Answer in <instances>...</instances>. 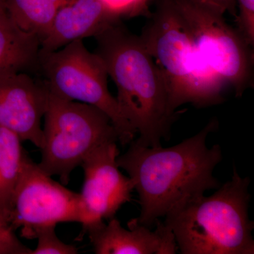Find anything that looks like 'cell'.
Here are the masks:
<instances>
[{
	"label": "cell",
	"instance_id": "obj_18",
	"mask_svg": "<svg viewBox=\"0 0 254 254\" xmlns=\"http://www.w3.org/2000/svg\"><path fill=\"white\" fill-rule=\"evenodd\" d=\"M238 6L236 16L237 29L245 41L254 48V0H235Z\"/></svg>",
	"mask_w": 254,
	"mask_h": 254
},
{
	"label": "cell",
	"instance_id": "obj_2",
	"mask_svg": "<svg viewBox=\"0 0 254 254\" xmlns=\"http://www.w3.org/2000/svg\"><path fill=\"white\" fill-rule=\"evenodd\" d=\"M95 38V53L117 87L120 109L139 134L133 141L143 147L160 146L162 140L168 139L179 113L170 110L168 87L158 65L140 37L122 21Z\"/></svg>",
	"mask_w": 254,
	"mask_h": 254
},
{
	"label": "cell",
	"instance_id": "obj_11",
	"mask_svg": "<svg viewBox=\"0 0 254 254\" xmlns=\"http://www.w3.org/2000/svg\"><path fill=\"white\" fill-rule=\"evenodd\" d=\"M156 229L137 223L134 219L124 228L118 219L91 225L86 229L93 251L97 254H175L178 251L173 232L159 220Z\"/></svg>",
	"mask_w": 254,
	"mask_h": 254
},
{
	"label": "cell",
	"instance_id": "obj_1",
	"mask_svg": "<svg viewBox=\"0 0 254 254\" xmlns=\"http://www.w3.org/2000/svg\"><path fill=\"white\" fill-rule=\"evenodd\" d=\"M218 128L213 119L197 134L173 147H143L133 141L118 155L117 164L128 173L139 198L141 213L133 218L137 223L150 228L180 200L221 186L213 176L222 159L221 147L206 145L209 133Z\"/></svg>",
	"mask_w": 254,
	"mask_h": 254
},
{
	"label": "cell",
	"instance_id": "obj_3",
	"mask_svg": "<svg viewBox=\"0 0 254 254\" xmlns=\"http://www.w3.org/2000/svg\"><path fill=\"white\" fill-rule=\"evenodd\" d=\"M250 179L242 177L234 165L231 180L213 195L184 198L165 215L182 254H254L249 217Z\"/></svg>",
	"mask_w": 254,
	"mask_h": 254
},
{
	"label": "cell",
	"instance_id": "obj_7",
	"mask_svg": "<svg viewBox=\"0 0 254 254\" xmlns=\"http://www.w3.org/2000/svg\"><path fill=\"white\" fill-rule=\"evenodd\" d=\"M182 23L205 63L241 97L253 82L254 54L238 30L223 15L186 0H173Z\"/></svg>",
	"mask_w": 254,
	"mask_h": 254
},
{
	"label": "cell",
	"instance_id": "obj_5",
	"mask_svg": "<svg viewBox=\"0 0 254 254\" xmlns=\"http://www.w3.org/2000/svg\"><path fill=\"white\" fill-rule=\"evenodd\" d=\"M38 166L67 185L73 170L100 145L119 141L111 120L92 105L58 98L49 92Z\"/></svg>",
	"mask_w": 254,
	"mask_h": 254
},
{
	"label": "cell",
	"instance_id": "obj_13",
	"mask_svg": "<svg viewBox=\"0 0 254 254\" xmlns=\"http://www.w3.org/2000/svg\"><path fill=\"white\" fill-rule=\"evenodd\" d=\"M39 38L23 31L9 17L0 15V74L38 68Z\"/></svg>",
	"mask_w": 254,
	"mask_h": 254
},
{
	"label": "cell",
	"instance_id": "obj_16",
	"mask_svg": "<svg viewBox=\"0 0 254 254\" xmlns=\"http://www.w3.org/2000/svg\"><path fill=\"white\" fill-rule=\"evenodd\" d=\"M55 225L38 228L34 232L33 240H38V245L31 254H77L74 246L64 243L55 233Z\"/></svg>",
	"mask_w": 254,
	"mask_h": 254
},
{
	"label": "cell",
	"instance_id": "obj_12",
	"mask_svg": "<svg viewBox=\"0 0 254 254\" xmlns=\"http://www.w3.org/2000/svg\"><path fill=\"white\" fill-rule=\"evenodd\" d=\"M99 0H70L57 11L51 27L41 41V50L55 51L72 42L95 37L117 22Z\"/></svg>",
	"mask_w": 254,
	"mask_h": 254
},
{
	"label": "cell",
	"instance_id": "obj_20",
	"mask_svg": "<svg viewBox=\"0 0 254 254\" xmlns=\"http://www.w3.org/2000/svg\"><path fill=\"white\" fill-rule=\"evenodd\" d=\"M192 4L210 10L219 14L223 15L229 11L236 16L235 0H186Z\"/></svg>",
	"mask_w": 254,
	"mask_h": 254
},
{
	"label": "cell",
	"instance_id": "obj_17",
	"mask_svg": "<svg viewBox=\"0 0 254 254\" xmlns=\"http://www.w3.org/2000/svg\"><path fill=\"white\" fill-rule=\"evenodd\" d=\"M108 13L115 19L122 21L123 18L136 16L149 17L151 0H99Z\"/></svg>",
	"mask_w": 254,
	"mask_h": 254
},
{
	"label": "cell",
	"instance_id": "obj_8",
	"mask_svg": "<svg viewBox=\"0 0 254 254\" xmlns=\"http://www.w3.org/2000/svg\"><path fill=\"white\" fill-rule=\"evenodd\" d=\"M62 222L81 223L80 194L53 180L29 156L15 192L10 226L33 240L38 228Z\"/></svg>",
	"mask_w": 254,
	"mask_h": 254
},
{
	"label": "cell",
	"instance_id": "obj_4",
	"mask_svg": "<svg viewBox=\"0 0 254 254\" xmlns=\"http://www.w3.org/2000/svg\"><path fill=\"white\" fill-rule=\"evenodd\" d=\"M149 18L139 37L163 74L172 112L187 103L203 108L222 103L227 84L202 58L173 0H158Z\"/></svg>",
	"mask_w": 254,
	"mask_h": 254
},
{
	"label": "cell",
	"instance_id": "obj_9",
	"mask_svg": "<svg viewBox=\"0 0 254 254\" xmlns=\"http://www.w3.org/2000/svg\"><path fill=\"white\" fill-rule=\"evenodd\" d=\"M117 142L100 145L88 155L81 166L84 182L80 194L83 232L88 227L115 218L120 208L131 199V179L120 171Z\"/></svg>",
	"mask_w": 254,
	"mask_h": 254
},
{
	"label": "cell",
	"instance_id": "obj_19",
	"mask_svg": "<svg viewBox=\"0 0 254 254\" xmlns=\"http://www.w3.org/2000/svg\"><path fill=\"white\" fill-rule=\"evenodd\" d=\"M32 251L18 240L14 230L0 217V254H31Z\"/></svg>",
	"mask_w": 254,
	"mask_h": 254
},
{
	"label": "cell",
	"instance_id": "obj_6",
	"mask_svg": "<svg viewBox=\"0 0 254 254\" xmlns=\"http://www.w3.org/2000/svg\"><path fill=\"white\" fill-rule=\"evenodd\" d=\"M38 68L51 94L102 110L111 120L123 146L134 140L136 131L108 89L104 63L96 53L87 49L83 41L72 42L55 51L40 50Z\"/></svg>",
	"mask_w": 254,
	"mask_h": 254
},
{
	"label": "cell",
	"instance_id": "obj_14",
	"mask_svg": "<svg viewBox=\"0 0 254 254\" xmlns=\"http://www.w3.org/2000/svg\"><path fill=\"white\" fill-rule=\"evenodd\" d=\"M21 138L0 127V217L10 225L15 192L29 157Z\"/></svg>",
	"mask_w": 254,
	"mask_h": 254
},
{
	"label": "cell",
	"instance_id": "obj_21",
	"mask_svg": "<svg viewBox=\"0 0 254 254\" xmlns=\"http://www.w3.org/2000/svg\"><path fill=\"white\" fill-rule=\"evenodd\" d=\"M8 14L6 9V0H0V15Z\"/></svg>",
	"mask_w": 254,
	"mask_h": 254
},
{
	"label": "cell",
	"instance_id": "obj_10",
	"mask_svg": "<svg viewBox=\"0 0 254 254\" xmlns=\"http://www.w3.org/2000/svg\"><path fill=\"white\" fill-rule=\"evenodd\" d=\"M49 91L44 81H36L28 73L0 74V127L14 132L21 141L41 148L42 119L44 118Z\"/></svg>",
	"mask_w": 254,
	"mask_h": 254
},
{
	"label": "cell",
	"instance_id": "obj_15",
	"mask_svg": "<svg viewBox=\"0 0 254 254\" xmlns=\"http://www.w3.org/2000/svg\"><path fill=\"white\" fill-rule=\"evenodd\" d=\"M70 0H6L8 16L23 31L42 41L51 27L57 11Z\"/></svg>",
	"mask_w": 254,
	"mask_h": 254
}]
</instances>
